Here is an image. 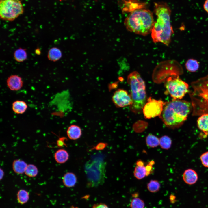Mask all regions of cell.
Segmentation results:
<instances>
[{
    "instance_id": "obj_1",
    "label": "cell",
    "mask_w": 208,
    "mask_h": 208,
    "mask_svg": "<svg viewBox=\"0 0 208 208\" xmlns=\"http://www.w3.org/2000/svg\"><path fill=\"white\" fill-rule=\"evenodd\" d=\"M155 12L157 18L151 32L153 41L168 46L173 33L170 22L171 10L164 3H155Z\"/></svg>"
},
{
    "instance_id": "obj_2",
    "label": "cell",
    "mask_w": 208,
    "mask_h": 208,
    "mask_svg": "<svg viewBox=\"0 0 208 208\" xmlns=\"http://www.w3.org/2000/svg\"><path fill=\"white\" fill-rule=\"evenodd\" d=\"M188 101L180 99L166 102L160 116L168 127L175 129L180 127L187 119L191 109Z\"/></svg>"
},
{
    "instance_id": "obj_3",
    "label": "cell",
    "mask_w": 208,
    "mask_h": 208,
    "mask_svg": "<svg viewBox=\"0 0 208 208\" xmlns=\"http://www.w3.org/2000/svg\"><path fill=\"white\" fill-rule=\"evenodd\" d=\"M154 22L152 13L140 8L131 12L125 19L124 24L129 31L145 36L151 32Z\"/></svg>"
},
{
    "instance_id": "obj_4",
    "label": "cell",
    "mask_w": 208,
    "mask_h": 208,
    "mask_svg": "<svg viewBox=\"0 0 208 208\" xmlns=\"http://www.w3.org/2000/svg\"><path fill=\"white\" fill-rule=\"evenodd\" d=\"M191 86L193 90L189 94L193 115L208 114V75L192 82Z\"/></svg>"
},
{
    "instance_id": "obj_5",
    "label": "cell",
    "mask_w": 208,
    "mask_h": 208,
    "mask_svg": "<svg viewBox=\"0 0 208 208\" xmlns=\"http://www.w3.org/2000/svg\"><path fill=\"white\" fill-rule=\"evenodd\" d=\"M127 82L129 85L132 103L130 106L132 111L138 113L142 111L146 102V86L144 80L140 74L134 71L127 76Z\"/></svg>"
},
{
    "instance_id": "obj_6",
    "label": "cell",
    "mask_w": 208,
    "mask_h": 208,
    "mask_svg": "<svg viewBox=\"0 0 208 208\" xmlns=\"http://www.w3.org/2000/svg\"><path fill=\"white\" fill-rule=\"evenodd\" d=\"M23 12V7L19 0H0V17L3 20L13 21Z\"/></svg>"
},
{
    "instance_id": "obj_7",
    "label": "cell",
    "mask_w": 208,
    "mask_h": 208,
    "mask_svg": "<svg viewBox=\"0 0 208 208\" xmlns=\"http://www.w3.org/2000/svg\"><path fill=\"white\" fill-rule=\"evenodd\" d=\"M165 86L166 91L173 100L181 99L188 92V85L180 79L178 75H174L167 80Z\"/></svg>"
},
{
    "instance_id": "obj_8",
    "label": "cell",
    "mask_w": 208,
    "mask_h": 208,
    "mask_svg": "<svg viewBox=\"0 0 208 208\" xmlns=\"http://www.w3.org/2000/svg\"><path fill=\"white\" fill-rule=\"evenodd\" d=\"M166 102L149 97L145 104L142 111L145 117L148 119L160 116Z\"/></svg>"
},
{
    "instance_id": "obj_9",
    "label": "cell",
    "mask_w": 208,
    "mask_h": 208,
    "mask_svg": "<svg viewBox=\"0 0 208 208\" xmlns=\"http://www.w3.org/2000/svg\"><path fill=\"white\" fill-rule=\"evenodd\" d=\"M112 101L116 106L118 108L131 106L132 103L130 94L126 90L122 89H119L114 92Z\"/></svg>"
},
{
    "instance_id": "obj_10",
    "label": "cell",
    "mask_w": 208,
    "mask_h": 208,
    "mask_svg": "<svg viewBox=\"0 0 208 208\" xmlns=\"http://www.w3.org/2000/svg\"><path fill=\"white\" fill-rule=\"evenodd\" d=\"M7 87L12 91H17L22 88L23 82L21 77L16 75L9 76L6 80Z\"/></svg>"
},
{
    "instance_id": "obj_11",
    "label": "cell",
    "mask_w": 208,
    "mask_h": 208,
    "mask_svg": "<svg viewBox=\"0 0 208 208\" xmlns=\"http://www.w3.org/2000/svg\"><path fill=\"white\" fill-rule=\"evenodd\" d=\"M183 179L187 184L192 185L198 181V176L196 171L192 169L186 170L183 175Z\"/></svg>"
},
{
    "instance_id": "obj_12",
    "label": "cell",
    "mask_w": 208,
    "mask_h": 208,
    "mask_svg": "<svg viewBox=\"0 0 208 208\" xmlns=\"http://www.w3.org/2000/svg\"><path fill=\"white\" fill-rule=\"evenodd\" d=\"M68 137L71 140H76L80 138L82 134L80 127L75 125H71L68 128L66 131Z\"/></svg>"
},
{
    "instance_id": "obj_13",
    "label": "cell",
    "mask_w": 208,
    "mask_h": 208,
    "mask_svg": "<svg viewBox=\"0 0 208 208\" xmlns=\"http://www.w3.org/2000/svg\"><path fill=\"white\" fill-rule=\"evenodd\" d=\"M134 175L137 179H141L146 176V171L144 162L141 160H138L136 162L135 168Z\"/></svg>"
},
{
    "instance_id": "obj_14",
    "label": "cell",
    "mask_w": 208,
    "mask_h": 208,
    "mask_svg": "<svg viewBox=\"0 0 208 208\" xmlns=\"http://www.w3.org/2000/svg\"><path fill=\"white\" fill-rule=\"evenodd\" d=\"M197 124L199 129L205 136L208 135V114L200 115L197 120Z\"/></svg>"
},
{
    "instance_id": "obj_15",
    "label": "cell",
    "mask_w": 208,
    "mask_h": 208,
    "mask_svg": "<svg viewBox=\"0 0 208 208\" xmlns=\"http://www.w3.org/2000/svg\"><path fill=\"white\" fill-rule=\"evenodd\" d=\"M27 108L28 105L26 103L22 100H16L12 104V111L15 113L18 114L24 113Z\"/></svg>"
},
{
    "instance_id": "obj_16",
    "label": "cell",
    "mask_w": 208,
    "mask_h": 208,
    "mask_svg": "<svg viewBox=\"0 0 208 208\" xmlns=\"http://www.w3.org/2000/svg\"><path fill=\"white\" fill-rule=\"evenodd\" d=\"M77 181L75 174L72 172H68L65 174L62 177V182L66 187H73L76 184Z\"/></svg>"
},
{
    "instance_id": "obj_17",
    "label": "cell",
    "mask_w": 208,
    "mask_h": 208,
    "mask_svg": "<svg viewBox=\"0 0 208 208\" xmlns=\"http://www.w3.org/2000/svg\"><path fill=\"white\" fill-rule=\"evenodd\" d=\"M54 158L57 163L63 164L68 160L69 158V155L66 150L63 149H60L55 153Z\"/></svg>"
},
{
    "instance_id": "obj_18",
    "label": "cell",
    "mask_w": 208,
    "mask_h": 208,
    "mask_svg": "<svg viewBox=\"0 0 208 208\" xmlns=\"http://www.w3.org/2000/svg\"><path fill=\"white\" fill-rule=\"evenodd\" d=\"M27 165V163L23 160L16 159L13 162L12 169L15 173L21 174L24 173Z\"/></svg>"
},
{
    "instance_id": "obj_19",
    "label": "cell",
    "mask_w": 208,
    "mask_h": 208,
    "mask_svg": "<svg viewBox=\"0 0 208 208\" xmlns=\"http://www.w3.org/2000/svg\"><path fill=\"white\" fill-rule=\"evenodd\" d=\"M62 56V53L61 51L56 47H53L50 48L47 54L48 60L53 62H56L59 60Z\"/></svg>"
},
{
    "instance_id": "obj_20",
    "label": "cell",
    "mask_w": 208,
    "mask_h": 208,
    "mask_svg": "<svg viewBox=\"0 0 208 208\" xmlns=\"http://www.w3.org/2000/svg\"><path fill=\"white\" fill-rule=\"evenodd\" d=\"M27 53L26 49L20 48L16 50L14 53V57L16 61L18 62H22L27 58Z\"/></svg>"
},
{
    "instance_id": "obj_21",
    "label": "cell",
    "mask_w": 208,
    "mask_h": 208,
    "mask_svg": "<svg viewBox=\"0 0 208 208\" xmlns=\"http://www.w3.org/2000/svg\"><path fill=\"white\" fill-rule=\"evenodd\" d=\"M146 143L149 147L154 148L159 145V140L158 137L151 134H148L146 137Z\"/></svg>"
},
{
    "instance_id": "obj_22",
    "label": "cell",
    "mask_w": 208,
    "mask_h": 208,
    "mask_svg": "<svg viewBox=\"0 0 208 208\" xmlns=\"http://www.w3.org/2000/svg\"><path fill=\"white\" fill-rule=\"evenodd\" d=\"M17 200L19 203L23 204L26 203L29 198V194L28 191L24 189H20L17 194Z\"/></svg>"
},
{
    "instance_id": "obj_23",
    "label": "cell",
    "mask_w": 208,
    "mask_h": 208,
    "mask_svg": "<svg viewBox=\"0 0 208 208\" xmlns=\"http://www.w3.org/2000/svg\"><path fill=\"white\" fill-rule=\"evenodd\" d=\"M185 66L186 69L189 71L195 72L198 69L199 64L196 60L190 59L186 61Z\"/></svg>"
},
{
    "instance_id": "obj_24",
    "label": "cell",
    "mask_w": 208,
    "mask_h": 208,
    "mask_svg": "<svg viewBox=\"0 0 208 208\" xmlns=\"http://www.w3.org/2000/svg\"><path fill=\"white\" fill-rule=\"evenodd\" d=\"M159 140V145L162 148L168 150L171 147L172 141L169 136L167 135L162 136L160 138Z\"/></svg>"
},
{
    "instance_id": "obj_25",
    "label": "cell",
    "mask_w": 208,
    "mask_h": 208,
    "mask_svg": "<svg viewBox=\"0 0 208 208\" xmlns=\"http://www.w3.org/2000/svg\"><path fill=\"white\" fill-rule=\"evenodd\" d=\"M38 172L37 167L34 164H29L27 165L24 173L29 177H34L37 175Z\"/></svg>"
},
{
    "instance_id": "obj_26",
    "label": "cell",
    "mask_w": 208,
    "mask_h": 208,
    "mask_svg": "<svg viewBox=\"0 0 208 208\" xmlns=\"http://www.w3.org/2000/svg\"><path fill=\"white\" fill-rule=\"evenodd\" d=\"M161 185L157 180H151L147 185L148 190L151 192L155 193L158 192L160 188Z\"/></svg>"
},
{
    "instance_id": "obj_27",
    "label": "cell",
    "mask_w": 208,
    "mask_h": 208,
    "mask_svg": "<svg viewBox=\"0 0 208 208\" xmlns=\"http://www.w3.org/2000/svg\"><path fill=\"white\" fill-rule=\"evenodd\" d=\"M131 208H144L145 203L144 201L138 198H134L131 200L130 204Z\"/></svg>"
},
{
    "instance_id": "obj_28",
    "label": "cell",
    "mask_w": 208,
    "mask_h": 208,
    "mask_svg": "<svg viewBox=\"0 0 208 208\" xmlns=\"http://www.w3.org/2000/svg\"><path fill=\"white\" fill-rule=\"evenodd\" d=\"M200 158L203 166L205 167L208 168V151L202 154Z\"/></svg>"
},
{
    "instance_id": "obj_29",
    "label": "cell",
    "mask_w": 208,
    "mask_h": 208,
    "mask_svg": "<svg viewBox=\"0 0 208 208\" xmlns=\"http://www.w3.org/2000/svg\"><path fill=\"white\" fill-rule=\"evenodd\" d=\"M154 164V161L153 160H151L145 166L146 176L149 175L153 171V166Z\"/></svg>"
},
{
    "instance_id": "obj_30",
    "label": "cell",
    "mask_w": 208,
    "mask_h": 208,
    "mask_svg": "<svg viewBox=\"0 0 208 208\" xmlns=\"http://www.w3.org/2000/svg\"><path fill=\"white\" fill-rule=\"evenodd\" d=\"M108 145L106 143L100 142L98 143L96 146H93L91 150H102L104 149Z\"/></svg>"
},
{
    "instance_id": "obj_31",
    "label": "cell",
    "mask_w": 208,
    "mask_h": 208,
    "mask_svg": "<svg viewBox=\"0 0 208 208\" xmlns=\"http://www.w3.org/2000/svg\"><path fill=\"white\" fill-rule=\"evenodd\" d=\"M67 140V138L65 137H63L59 138L57 141V144L58 146L60 147H62L64 146L67 147L65 142Z\"/></svg>"
},
{
    "instance_id": "obj_32",
    "label": "cell",
    "mask_w": 208,
    "mask_h": 208,
    "mask_svg": "<svg viewBox=\"0 0 208 208\" xmlns=\"http://www.w3.org/2000/svg\"><path fill=\"white\" fill-rule=\"evenodd\" d=\"M92 208H109L107 205L103 203L96 204L94 205Z\"/></svg>"
},
{
    "instance_id": "obj_33",
    "label": "cell",
    "mask_w": 208,
    "mask_h": 208,
    "mask_svg": "<svg viewBox=\"0 0 208 208\" xmlns=\"http://www.w3.org/2000/svg\"><path fill=\"white\" fill-rule=\"evenodd\" d=\"M203 7L204 10L208 14V0H206L203 4Z\"/></svg>"
},
{
    "instance_id": "obj_34",
    "label": "cell",
    "mask_w": 208,
    "mask_h": 208,
    "mask_svg": "<svg viewBox=\"0 0 208 208\" xmlns=\"http://www.w3.org/2000/svg\"><path fill=\"white\" fill-rule=\"evenodd\" d=\"M4 175V172L3 170L0 169V179L1 180Z\"/></svg>"
},
{
    "instance_id": "obj_35",
    "label": "cell",
    "mask_w": 208,
    "mask_h": 208,
    "mask_svg": "<svg viewBox=\"0 0 208 208\" xmlns=\"http://www.w3.org/2000/svg\"><path fill=\"white\" fill-rule=\"evenodd\" d=\"M35 52L37 54H40V51L39 49H37L35 50Z\"/></svg>"
},
{
    "instance_id": "obj_36",
    "label": "cell",
    "mask_w": 208,
    "mask_h": 208,
    "mask_svg": "<svg viewBox=\"0 0 208 208\" xmlns=\"http://www.w3.org/2000/svg\"><path fill=\"white\" fill-rule=\"evenodd\" d=\"M70 208H78L77 207H75L74 206H72Z\"/></svg>"
}]
</instances>
